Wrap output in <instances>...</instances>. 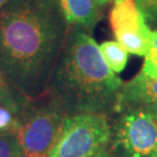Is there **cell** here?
Listing matches in <instances>:
<instances>
[{"label":"cell","mask_w":157,"mask_h":157,"mask_svg":"<svg viewBox=\"0 0 157 157\" xmlns=\"http://www.w3.org/2000/svg\"><path fill=\"white\" fill-rule=\"evenodd\" d=\"M101 56L113 72H122L128 62V51L118 41H105L99 45Z\"/></svg>","instance_id":"9c48e42d"},{"label":"cell","mask_w":157,"mask_h":157,"mask_svg":"<svg viewBox=\"0 0 157 157\" xmlns=\"http://www.w3.org/2000/svg\"><path fill=\"white\" fill-rule=\"evenodd\" d=\"M141 7L146 19L156 21L157 20V0H135Z\"/></svg>","instance_id":"5bb4252c"},{"label":"cell","mask_w":157,"mask_h":157,"mask_svg":"<svg viewBox=\"0 0 157 157\" xmlns=\"http://www.w3.org/2000/svg\"><path fill=\"white\" fill-rule=\"evenodd\" d=\"M146 108L151 113V115L155 118V120H156V122H157V102L154 104V105H150V106H147Z\"/></svg>","instance_id":"9a60e30c"},{"label":"cell","mask_w":157,"mask_h":157,"mask_svg":"<svg viewBox=\"0 0 157 157\" xmlns=\"http://www.w3.org/2000/svg\"><path fill=\"white\" fill-rule=\"evenodd\" d=\"M67 113L62 105L47 91L27 100L19 114L17 137L25 156L49 155L61 134Z\"/></svg>","instance_id":"3957f363"},{"label":"cell","mask_w":157,"mask_h":157,"mask_svg":"<svg viewBox=\"0 0 157 157\" xmlns=\"http://www.w3.org/2000/svg\"><path fill=\"white\" fill-rule=\"evenodd\" d=\"M8 1H10V0H0V10H1V8H2V7L8 2Z\"/></svg>","instance_id":"d6986e66"},{"label":"cell","mask_w":157,"mask_h":157,"mask_svg":"<svg viewBox=\"0 0 157 157\" xmlns=\"http://www.w3.org/2000/svg\"><path fill=\"white\" fill-rule=\"evenodd\" d=\"M113 128L114 148L121 157H157V122L146 107L119 113Z\"/></svg>","instance_id":"5b68a950"},{"label":"cell","mask_w":157,"mask_h":157,"mask_svg":"<svg viewBox=\"0 0 157 157\" xmlns=\"http://www.w3.org/2000/svg\"><path fill=\"white\" fill-rule=\"evenodd\" d=\"M23 157H49V156L45 155V156H23Z\"/></svg>","instance_id":"ffe728a7"},{"label":"cell","mask_w":157,"mask_h":157,"mask_svg":"<svg viewBox=\"0 0 157 157\" xmlns=\"http://www.w3.org/2000/svg\"><path fill=\"white\" fill-rule=\"evenodd\" d=\"M112 139V129L104 113L67 115L49 157H92L104 151Z\"/></svg>","instance_id":"277c9868"},{"label":"cell","mask_w":157,"mask_h":157,"mask_svg":"<svg viewBox=\"0 0 157 157\" xmlns=\"http://www.w3.org/2000/svg\"><path fill=\"white\" fill-rule=\"evenodd\" d=\"M19 127V115L0 104V134L15 133Z\"/></svg>","instance_id":"7c38bea8"},{"label":"cell","mask_w":157,"mask_h":157,"mask_svg":"<svg viewBox=\"0 0 157 157\" xmlns=\"http://www.w3.org/2000/svg\"><path fill=\"white\" fill-rule=\"evenodd\" d=\"M156 102L157 78L149 77L141 71L121 87L113 111L120 113L127 108L147 107Z\"/></svg>","instance_id":"52a82bcc"},{"label":"cell","mask_w":157,"mask_h":157,"mask_svg":"<svg viewBox=\"0 0 157 157\" xmlns=\"http://www.w3.org/2000/svg\"><path fill=\"white\" fill-rule=\"evenodd\" d=\"M69 29L58 0H10L0 10V70L27 100L48 91Z\"/></svg>","instance_id":"6da1fadb"},{"label":"cell","mask_w":157,"mask_h":157,"mask_svg":"<svg viewBox=\"0 0 157 157\" xmlns=\"http://www.w3.org/2000/svg\"><path fill=\"white\" fill-rule=\"evenodd\" d=\"M141 71L149 77L157 78V49L150 48V50L146 55L143 67Z\"/></svg>","instance_id":"4fadbf2b"},{"label":"cell","mask_w":157,"mask_h":157,"mask_svg":"<svg viewBox=\"0 0 157 157\" xmlns=\"http://www.w3.org/2000/svg\"><path fill=\"white\" fill-rule=\"evenodd\" d=\"M23 151L15 133L0 134V157H23Z\"/></svg>","instance_id":"8fae6325"},{"label":"cell","mask_w":157,"mask_h":157,"mask_svg":"<svg viewBox=\"0 0 157 157\" xmlns=\"http://www.w3.org/2000/svg\"><path fill=\"white\" fill-rule=\"evenodd\" d=\"M92 157H113L111 156L108 152L106 151H101V152H98V154H95L94 156H92Z\"/></svg>","instance_id":"ac0fdd59"},{"label":"cell","mask_w":157,"mask_h":157,"mask_svg":"<svg viewBox=\"0 0 157 157\" xmlns=\"http://www.w3.org/2000/svg\"><path fill=\"white\" fill-rule=\"evenodd\" d=\"M26 102H27V99L20 93H17L8 84L4 73L0 70V104L8 107L11 111L19 115L22 111L23 106L26 105Z\"/></svg>","instance_id":"30bf717a"},{"label":"cell","mask_w":157,"mask_h":157,"mask_svg":"<svg viewBox=\"0 0 157 157\" xmlns=\"http://www.w3.org/2000/svg\"><path fill=\"white\" fill-rule=\"evenodd\" d=\"M135 0H114L109 23L115 39L126 50L137 56H146L151 48V29Z\"/></svg>","instance_id":"8992f818"},{"label":"cell","mask_w":157,"mask_h":157,"mask_svg":"<svg viewBox=\"0 0 157 157\" xmlns=\"http://www.w3.org/2000/svg\"><path fill=\"white\" fill-rule=\"evenodd\" d=\"M122 79L109 69L85 29L70 26L48 91L67 114L113 111Z\"/></svg>","instance_id":"7a4b0ae2"},{"label":"cell","mask_w":157,"mask_h":157,"mask_svg":"<svg viewBox=\"0 0 157 157\" xmlns=\"http://www.w3.org/2000/svg\"><path fill=\"white\" fill-rule=\"evenodd\" d=\"M151 48H155V49H157V32H152Z\"/></svg>","instance_id":"2e32d148"},{"label":"cell","mask_w":157,"mask_h":157,"mask_svg":"<svg viewBox=\"0 0 157 157\" xmlns=\"http://www.w3.org/2000/svg\"><path fill=\"white\" fill-rule=\"evenodd\" d=\"M112 0H95V2H97V5L99 6V7H102V6L107 5V4H109Z\"/></svg>","instance_id":"e0dca14e"},{"label":"cell","mask_w":157,"mask_h":157,"mask_svg":"<svg viewBox=\"0 0 157 157\" xmlns=\"http://www.w3.org/2000/svg\"><path fill=\"white\" fill-rule=\"evenodd\" d=\"M69 26L92 29L99 19V6L95 0H58Z\"/></svg>","instance_id":"ba28073f"}]
</instances>
